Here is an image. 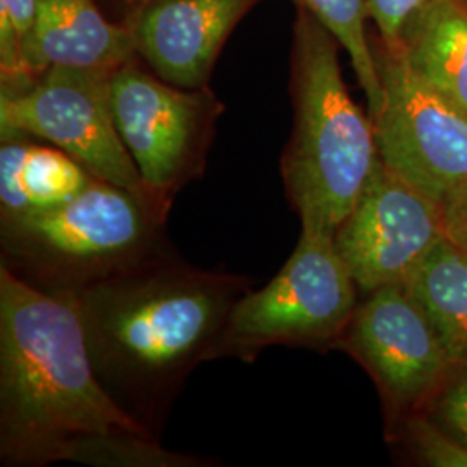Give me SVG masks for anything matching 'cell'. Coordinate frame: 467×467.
<instances>
[{"label":"cell","mask_w":467,"mask_h":467,"mask_svg":"<svg viewBox=\"0 0 467 467\" xmlns=\"http://www.w3.org/2000/svg\"><path fill=\"white\" fill-rule=\"evenodd\" d=\"M100 2L108 4L109 7H113L115 11H118L119 13V19H121V17L125 16V13H129L132 7H135L140 2H144V0H99V4Z\"/></svg>","instance_id":"22"},{"label":"cell","mask_w":467,"mask_h":467,"mask_svg":"<svg viewBox=\"0 0 467 467\" xmlns=\"http://www.w3.org/2000/svg\"><path fill=\"white\" fill-rule=\"evenodd\" d=\"M109 98L118 132L142 181L173 206L185 185L204 173L222 100L210 87L168 84L139 56L111 73Z\"/></svg>","instance_id":"6"},{"label":"cell","mask_w":467,"mask_h":467,"mask_svg":"<svg viewBox=\"0 0 467 467\" xmlns=\"http://www.w3.org/2000/svg\"><path fill=\"white\" fill-rule=\"evenodd\" d=\"M168 213L96 179L61 206L0 220V267L42 293L71 298L171 246Z\"/></svg>","instance_id":"4"},{"label":"cell","mask_w":467,"mask_h":467,"mask_svg":"<svg viewBox=\"0 0 467 467\" xmlns=\"http://www.w3.org/2000/svg\"><path fill=\"white\" fill-rule=\"evenodd\" d=\"M250 277L185 262L173 246L71 296L108 395L160 438L192 370L210 362Z\"/></svg>","instance_id":"1"},{"label":"cell","mask_w":467,"mask_h":467,"mask_svg":"<svg viewBox=\"0 0 467 467\" xmlns=\"http://www.w3.org/2000/svg\"><path fill=\"white\" fill-rule=\"evenodd\" d=\"M36 4V23L26 49L32 78L54 67L113 73L137 56L127 28L104 15L99 0Z\"/></svg>","instance_id":"12"},{"label":"cell","mask_w":467,"mask_h":467,"mask_svg":"<svg viewBox=\"0 0 467 467\" xmlns=\"http://www.w3.org/2000/svg\"><path fill=\"white\" fill-rule=\"evenodd\" d=\"M336 347L368 368L397 412L434 395L451 370L433 322L403 284L366 295Z\"/></svg>","instance_id":"10"},{"label":"cell","mask_w":467,"mask_h":467,"mask_svg":"<svg viewBox=\"0 0 467 467\" xmlns=\"http://www.w3.org/2000/svg\"><path fill=\"white\" fill-rule=\"evenodd\" d=\"M430 0H368V19L376 34L388 44H397L407 19Z\"/></svg>","instance_id":"20"},{"label":"cell","mask_w":467,"mask_h":467,"mask_svg":"<svg viewBox=\"0 0 467 467\" xmlns=\"http://www.w3.org/2000/svg\"><path fill=\"white\" fill-rule=\"evenodd\" d=\"M339 49L317 17L296 9L289 61L295 119L281 175L301 229L331 235L348 217L379 160L372 118L351 99Z\"/></svg>","instance_id":"3"},{"label":"cell","mask_w":467,"mask_h":467,"mask_svg":"<svg viewBox=\"0 0 467 467\" xmlns=\"http://www.w3.org/2000/svg\"><path fill=\"white\" fill-rule=\"evenodd\" d=\"M383 90L372 118L379 160L443 204L467 184V117L409 65L399 44L370 34Z\"/></svg>","instance_id":"8"},{"label":"cell","mask_w":467,"mask_h":467,"mask_svg":"<svg viewBox=\"0 0 467 467\" xmlns=\"http://www.w3.org/2000/svg\"><path fill=\"white\" fill-rule=\"evenodd\" d=\"M357 285L334 235L301 229L279 274L234 305L212 360L254 362L270 347H336L357 308Z\"/></svg>","instance_id":"5"},{"label":"cell","mask_w":467,"mask_h":467,"mask_svg":"<svg viewBox=\"0 0 467 467\" xmlns=\"http://www.w3.org/2000/svg\"><path fill=\"white\" fill-rule=\"evenodd\" d=\"M441 206L447 239L467 253V184L451 192Z\"/></svg>","instance_id":"21"},{"label":"cell","mask_w":467,"mask_h":467,"mask_svg":"<svg viewBox=\"0 0 467 467\" xmlns=\"http://www.w3.org/2000/svg\"><path fill=\"white\" fill-rule=\"evenodd\" d=\"M296 9H303L336 36L341 49L350 57L368 102V117H376L381 108L383 90L368 32V0H291Z\"/></svg>","instance_id":"16"},{"label":"cell","mask_w":467,"mask_h":467,"mask_svg":"<svg viewBox=\"0 0 467 467\" xmlns=\"http://www.w3.org/2000/svg\"><path fill=\"white\" fill-rule=\"evenodd\" d=\"M461 2H462V4H464V5H467V0H461Z\"/></svg>","instance_id":"23"},{"label":"cell","mask_w":467,"mask_h":467,"mask_svg":"<svg viewBox=\"0 0 467 467\" xmlns=\"http://www.w3.org/2000/svg\"><path fill=\"white\" fill-rule=\"evenodd\" d=\"M397 44L419 77L467 117V5L426 2L407 19Z\"/></svg>","instance_id":"14"},{"label":"cell","mask_w":467,"mask_h":467,"mask_svg":"<svg viewBox=\"0 0 467 467\" xmlns=\"http://www.w3.org/2000/svg\"><path fill=\"white\" fill-rule=\"evenodd\" d=\"M36 0H0V90H17L34 78L26 67V49L36 23Z\"/></svg>","instance_id":"17"},{"label":"cell","mask_w":467,"mask_h":467,"mask_svg":"<svg viewBox=\"0 0 467 467\" xmlns=\"http://www.w3.org/2000/svg\"><path fill=\"white\" fill-rule=\"evenodd\" d=\"M108 71L54 67L23 88L0 90V135L25 134L65 150L102 182L161 204L142 181L111 109Z\"/></svg>","instance_id":"7"},{"label":"cell","mask_w":467,"mask_h":467,"mask_svg":"<svg viewBox=\"0 0 467 467\" xmlns=\"http://www.w3.org/2000/svg\"><path fill=\"white\" fill-rule=\"evenodd\" d=\"M431 419L467 445V364L451 368L434 393Z\"/></svg>","instance_id":"19"},{"label":"cell","mask_w":467,"mask_h":467,"mask_svg":"<svg viewBox=\"0 0 467 467\" xmlns=\"http://www.w3.org/2000/svg\"><path fill=\"white\" fill-rule=\"evenodd\" d=\"M445 237L443 206L378 160L334 243L358 293L368 295L405 283Z\"/></svg>","instance_id":"9"},{"label":"cell","mask_w":467,"mask_h":467,"mask_svg":"<svg viewBox=\"0 0 467 467\" xmlns=\"http://www.w3.org/2000/svg\"><path fill=\"white\" fill-rule=\"evenodd\" d=\"M117 433L156 438L100 384L73 301L0 267L2 466L71 462L87 440Z\"/></svg>","instance_id":"2"},{"label":"cell","mask_w":467,"mask_h":467,"mask_svg":"<svg viewBox=\"0 0 467 467\" xmlns=\"http://www.w3.org/2000/svg\"><path fill=\"white\" fill-rule=\"evenodd\" d=\"M419 301L449 353L467 364V253L447 237L401 283Z\"/></svg>","instance_id":"15"},{"label":"cell","mask_w":467,"mask_h":467,"mask_svg":"<svg viewBox=\"0 0 467 467\" xmlns=\"http://www.w3.org/2000/svg\"><path fill=\"white\" fill-rule=\"evenodd\" d=\"M410 445L419 459L433 467H467V445L433 419L412 418L407 424Z\"/></svg>","instance_id":"18"},{"label":"cell","mask_w":467,"mask_h":467,"mask_svg":"<svg viewBox=\"0 0 467 467\" xmlns=\"http://www.w3.org/2000/svg\"><path fill=\"white\" fill-rule=\"evenodd\" d=\"M262 0H144L119 23L135 54L161 80L182 88L210 87L234 28Z\"/></svg>","instance_id":"11"},{"label":"cell","mask_w":467,"mask_h":467,"mask_svg":"<svg viewBox=\"0 0 467 467\" xmlns=\"http://www.w3.org/2000/svg\"><path fill=\"white\" fill-rule=\"evenodd\" d=\"M96 177L65 150L25 134L2 135L0 220L26 217L65 204Z\"/></svg>","instance_id":"13"}]
</instances>
